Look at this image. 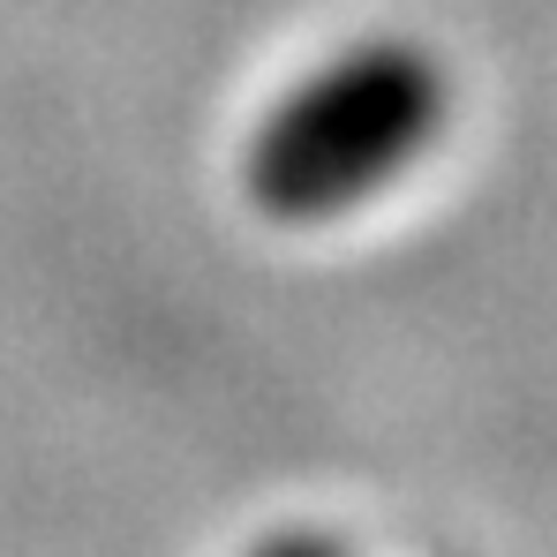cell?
Here are the masks:
<instances>
[{"mask_svg":"<svg viewBox=\"0 0 557 557\" xmlns=\"http://www.w3.org/2000/svg\"><path fill=\"white\" fill-rule=\"evenodd\" d=\"M453 84L414 38H355L309 69L249 136L242 182L286 226L339 219L399 182L445 128Z\"/></svg>","mask_w":557,"mask_h":557,"instance_id":"cell-1","label":"cell"},{"mask_svg":"<svg viewBox=\"0 0 557 557\" xmlns=\"http://www.w3.org/2000/svg\"><path fill=\"white\" fill-rule=\"evenodd\" d=\"M257 557H339L332 543H317V535H278V543H264Z\"/></svg>","mask_w":557,"mask_h":557,"instance_id":"cell-2","label":"cell"}]
</instances>
